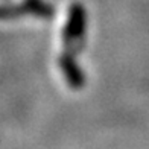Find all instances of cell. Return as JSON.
Segmentation results:
<instances>
[{"instance_id":"7a4b0ae2","label":"cell","mask_w":149,"mask_h":149,"mask_svg":"<svg viewBox=\"0 0 149 149\" xmlns=\"http://www.w3.org/2000/svg\"><path fill=\"white\" fill-rule=\"evenodd\" d=\"M59 65H61L63 73L65 74L67 81H69V84L73 87V88H79V87H82L84 76H82V73H81V70L78 69V65L74 64L69 56H64L63 59H61Z\"/></svg>"},{"instance_id":"6da1fadb","label":"cell","mask_w":149,"mask_h":149,"mask_svg":"<svg viewBox=\"0 0 149 149\" xmlns=\"http://www.w3.org/2000/svg\"><path fill=\"white\" fill-rule=\"evenodd\" d=\"M85 26V14L81 5H73L69 14V26H67V38L69 41L78 40L84 35Z\"/></svg>"}]
</instances>
